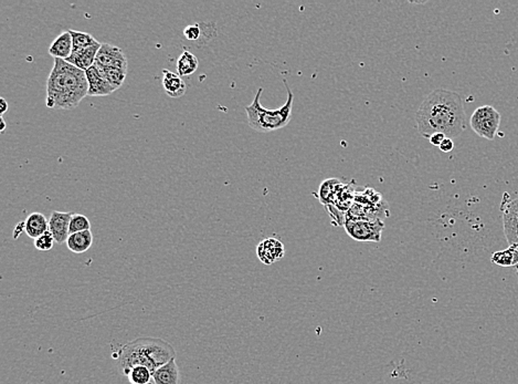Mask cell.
Instances as JSON below:
<instances>
[{
	"instance_id": "cell-1",
	"label": "cell",
	"mask_w": 518,
	"mask_h": 384,
	"mask_svg": "<svg viewBox=\"0 0 518 384\" xmlns=\"http://www.w3.org/2000/svg\"><path fill=\"white\" fill-rule=\"evenodd\" d=\"M418 131L429 139L442 133L450 139L459 137L465 130V111L457 92L435 89L423 100L416 115Z\"/></svg>"
},
{
	"instance_id": "cell-2",
	"label": "cell",
	"mask_w": 518,
	"mask_h": 384,
	"mask_svg": "<svg viewBox=\"0 0 518 384\" xmlns=\"http://www.w3.org/2000/svg\"><path fill=\"white\" fill-rule=\"evenodd\" d=\"M89 92L85 71L69 62L55 59L47 80V100L49 109L73 110Z\"/></svg>"
},
{
	"instance_id": "cell-3",
	"label": "cell",
	"mask_w": 518,
	"mask_h": 384,
	"mask_svg": "<svg viewBox=\"0 0 518 384\" xmlns=\"http://www.w3.org/2000/svg\"><path fill=\"white\" fill-rule=\"evenodd\" d=\"M117 365L125 375L132 368L142 365L152 373L176 358V351L169 342L161 338H139L124 345L120 350Z\"/></svg>"
},
{
	"instance_id": "cell-4",
	"label": "cell",
	"mask_w": 518,
	"mask_h": 384,
	"mask_svg": "<svg viewBox=\"0 0 518 384\" xmlns=\"http://www.w3.org/2000/svg\"><path fill=\"white\" fill-rule=\"evenodd\" d=\"M283 83L287 88V99L280 109L269 110L262 107L260 98H261L263 89L260 88L258 90L253 102L245 107L250 128L255 131L262 132V133H268V132L283 129L290 123L292 114H293L294 95L287 80L283 79Z\"/></svg>"
},
{
	"instance_id": "cell-5",
	"label": "cell",
	"mask_w": 518,
	"mask_h": 384,
	"mask_svg": "<svg viewBox=\"0 0 518 384\" xmlns=\"http://www.w3.org/2000/svg\"><path fill=\"white\" fill-rule=\"evenodd\" d=\"M501 119V113L495 108L492 105H483L473 112L470 124L472 130L479 137L492 141L499 131Z\"/></svg>"
},
{
	"instance_id": "cell-6",
	"label": "cell",
	"mask_w": 518,
	"mask_h": 384,
	"mask_svg": "<svg viewBox=\"0 0 518 384\" xmlns=\"http://www.w3.org/2000/svg\"><path fill=\"white\" fill-rule=\"evenodd\" d=\"M344 227L348 236L355 241L379 243L385 224L378 219H346Z\"/></svg>"
},
{
	"instance_id": "cell-7",
	"label": "cell",
	"mask_w": 518,
	"mask_h": 384,
	"mask_svg": "<svg viewBox=\"0 0 518 384\" xmlns=\"http://www.w3.org/2000/svg\"><path fill=\"white\" fill-rule=\"evenodd\" d=\"M85 75L89 85V97H107L116 91L107 81L103 66L99 65L97 62L85 71Z\"/></svg>"
},
{
	"instance_id": "cell-8",
	"label": "cell",
	"mask_w": 518,
	"mask_h": 384,
	"mask_svg": "<svg viewBox=\"0 0 518 384\" xmlns=\"http://www.w3.org/2000/svg\"><path fill=\"white\" fill-rule=\"evenodd\" d=\"M95 62L105 68H114V69L127 71V58L123 50L116 46L109 45V43H102Z\"/></svg>"
},
{
	"instance_id": "cell-9",
	"label": "cell",
	"mask_w": 518,
	"mask_h": 384,
	"mask_svg": "<svg viewBox=\"0 0 518 384\" xmlns=\"http://www.w3.org/2000/svg\"><path fill=\"white\" fill-rule=\"evenodd\" d=\"M503 226L507 243L518 251V199L504 206Z\"/></svg>"
},
{
	"instance_id": "cell-10",
	"label": "cell",
	"mask_w": 518,
	"mask_h": 384,
	"mask_svg": "<svg viewBox=\"0 0 518 384\" xmlns=\"http://www.w3.org/2000/svg\"><path fill=\"white\" fill-rule=\"evenodd\" d=\"M73 214L71 212L53 211L50 215L49 219V232L55 238L56 243L61 244L67 243L68 238L70 236V222H71Z\"/></svg>"
},
{
	"instance_id": "cell-11",
	"label": "cell",
	"mask_w": 518,
	"mask_h": 384,
	"mask_svg": "<svg viewBox=\"0 0 518 384\" xmlns=\"http://www.w3.org/2000/svg\"><path fill=\"white\" fill-rule=\"evenodd\" d=\"M285 254L283 243L277 238H267L258 245L257 256L264 265H272L281 261Z\"/></svg>"
},
{
	"instance_id": "cell-12",
	"label": "cell",
	"mask_w": 518,
	"mask_h": 384,
	"mask_svg": "<svg viewBox=\"0 0 518 384\" xmlns=\"http://www.w3.org/2000/svg\"><path fill=\"white\" fill-rule=\"evenodd\" d=\"M162 83H163L166 95L174 99L183 97L187 91V85L183 78L178 75L177 72H173L171 70H163Z\"/></svg>"
},
{
	"instance_id": "cell-13",
	"label": "cell",
	"mask_w": 518,
	"mask_h": 384,
	"mask_svg": "<svg viewBox=\"0 0 518 384\" xmlns=\"http://www.w3.org/2000/svg\"><path fill=\"white\" fill-rule=\"evenodd\" d=\"M102 43H97V45L87 48V49L79 50L75 53H72L71 57L68 58L65 61L71 63L74 67L87 71L90 68L93 67L94 63L97 61V53Z\"/></svg>"
},
{
	"instance_id": "cell-14",
	"label": "cell",
	"mask_w": 518,
	"mask_h": 384,
	"mask_svg": "<svg viewBox=\"0 0 518 384\" xmlns=\"http://www.w3.org/2000/svg\"><path fill=\"white\" fill-rule=\"evenodd\" d=\"M153 379L155 384H181V372L176 358L156 370L153 373Z\"/></svg>"
},
{
	"instance_id": "cell-15",
	"label": "cell",
	"mask_w": 518,
	"mask_h": 384,
	"mask_svg": "<svg viewBox=\"0 0 518 384\" xmlns=\"http://www.w3.org/2000/svg\"><path fill=\"white\" fill-rule=\"evenodd\" d=\"M73 53V41L69 30L58 36L57 39L51 43L49 48V55L55 59L67 60Z\"/></svg>"
},
{
	"instance_id": "cell-16",
	"label": "cell",
	"mask_w": 518,
	"mask_h": 384,
	"mask_svg": "<svg viewBox=\"0 0 518 384\" xmlns=\"http://www.w3.org/2000/svg\"><path fill=\"white\" fill-rule=\"evenodd\" d=\"M26 233L33 239H37L40 236L49 231V219L43 214L33 213L28 216L25 221Z\"/></svg>"
},
{
	"instance_id": "cell-17",
	"label": "cell",
	"mask_w": 518,
	"mask_h": 384,
	"mask_svg": "<svg viewBox=\"0 0 518 384\" xmlns=\"http://www.w3.org/2000/svg\"><path fill=\"white\" fill-rule=\"evenodd\" d=\"M93 244V234L91 231L71 234L68 238L67 246L74 254H83L89 251Z\"/></svg>"
},
{
	"instance_id": "cell-18",
	"label": "cell",
	"mask_w": 518,
	"mask_h": 384,
	"mask_svg": "<svg viewBox=\"0 0 518 384\" xmlns=\"http://www.w3.org/2000/svg\"><path fill=\"white\" fill-rule=\"evenodd\" d=\"M344 184L337 179L325 180L323 183L319 185V202L323 205H333L336 196L341 191Z\"/></svg>"
},
{
	"instance_id": "cell-19",
	"label": "cell",
	"mask_w": 518,
	"mask_h": 384,
	"mask_svg": "<svg viewBox=\"0 0 518 384\" xmlns=\"http://www.w3.org/2000/svg\"><path fill=\"white\" fill-rule=\"evenodd\" d=\"M198 66H199L198 58L190 51H184L181 57L178 58L176 70L181 77H187L197 71Z\"/></svg>"
},
{
	"instance_id": "cell-20",
	"label": "cell",
	"mask_w": 518,
	"mask_h": 384,
	"mask_svg": "<svg viewBox=\"0 0 518 384\" xmlns=\"http://www.w3.org/2000/svg\"><path fill=\"white\" fill-rule=\"evenodd\" d=\"M491 261L500 267H516L518 265V251L513 246H509L505 251L494 253Z\"/></svg>"
},
{
	"instance_id": "cell-21",
	"label": "cell",
	"mask_w": 518,
	"mask_h": 384,
	"mask_svg": "<svg viewBox=\"0 0 518 384\" xmlns=\"http://www.w3.org/2000/svg\"><path fill=\"white\" fill-rule=\"evenodd\" d=\"M125 377H127L131 384H155L153 373L147 368L142 365L130 369Z\"/></svg>"
},
{
	"instance_id": "cell-22",
	"label": "cell",
	"mask_w": 518,
	"mask_h": 384,
	"mask_svg": "<svg viewBox=\"0 0 518 384\" xmlns=\"http://www.w3.org/2000/svg\"><path fill=\"white\" fill-rule=\"evenodd\" d=\"M69 33L72 36V41H73V53L79 51V50L87 49V48L92 47V46L97 45L99 43L90 33L71 29L69 30Z\"/></svg>"
},
{
	"instance_id": "cell-23",
	"label": "cell",
	"mask_w": 518,
	"mask_h": 384,
	"mask_svg": "<svg viewBox=\"0 0 518 384\" xmlns=\"http://www.w3.org/2000/svg\"><path fill=\"white\" fill-rule=\"evenodd\" d=\"M85 231H91V222L89 221L87 216L82 215V214H73L71 222H70V235Z\"/></svg>"
},
{
	"instance_id": "cell-24",
	"label": "cell",
	"mask_w": 518,
	"mask_h": 384,
	"mask_svg": "<svg viewBox=\"0 0 518 384\" xmlns=\"http://www.w3.org/2000/svg\"><path fill=\"white\" fill-rule=\"evenodd\" d=\"M104 72H105V77H107V81L110 82V85L115 90L122 87L124 81H125L126 73H127V71H123V70L105 67H104Z\"/></svg>"
},
{
	"instance_id": "cell-25",
	"label": "cell",
	"mask_w": 518,
	"mask_h": 384,
	"mask_svg": "<svg viewBox=\"0 0 518 384\" xmlns=\"http://www.w3.org/2000/svg\"><path fill=\"white\" fill-rule=\"evenodd\" d=\"M55 243V238H53L52 234L48 231L47 233L43 234V235H41L40 237H38L37 239H35L33 245H35V248L37 251H51L52 247H53V244Z\"/></svg>"
},
{
	"instance_id": "cell-26",
	"label": "cell",
	"mask_w": 518,
	"mask_h": 384,
	"mask_svg": "<svg viewBox=\"0 0 518 384\" xmlns=\"http://www.w3.org/2000/svg\"><path fill=\"white\" fill-rule=\"evenodd\" d=\"M200 35H201V30H200L199 25H189L184 29V36L186 39L189 41H196L199 39Z\"/></svg>"
},
{
	"instance_id": "cell-27",
	"label": "cell",
	"mask_w": 518,
	"mask_h": 384,
	"mask_svg": "<svg viewBox=\"0 0 518 384\" xmlns=\"http://www.w3.org/2000/svg\"><path fill=\"white\" fill-rule=\"evenodd\" d=\"M445 137H447L442 133L432 134L431 137H429L430 143H431L432 145H435V147H440L442 142L445 140Z\"/></svg>"
},
{
	"instance_id": "cell-28",
	"label": "cell",
	"mask_w": 518,
	"mask_h": 384,
	"mask_svg": "<svg viewBox=\"0 0 518 384\" xmlns=\"http://www.w3.org/2000/svg\"><path fill=\"white\" fill-rule=\"evenodd\" d=\"M439 147L442 152H444V153H449V152H451L452 150L454 149L453 141H452V139H450V137H445V140L442 142L441 145H440Z\"/></svg>"
},
{
	"instance_id": "cell-29",
	"label": "cell",
	"mask_w": 518,
	"mask_h": 384,
	"mask_svg": "<svg viewBox=\"0 0 518 384\" xmlns=\"http://www.w3.org/2000/svg\"><path fill=\"white\" fill-rule=\"evenodd\" d=\"M25 222H23V223H19L17 226H16L15 232H14V238H15V239H17V238L19 237L20 235H21L23 231H25V229H21V227H25Z\"/></svg>"
},
{
	"instance_id": "cell-30",
	"label": "cell",
	"mask_w": 518,
	"mask_h": 384,
	"mask_svg": "<svg viewBox=\"0 0 518 384\" xmlns=\"http://www.w3.org/2000/svg\"><path fill=\"white\" fill-rule=\"evenodd\" d=\"M0 102H1V114L6 113L8 110L7 101H6L5 98H0Z\"/></svg>"
},
{
	"instance_id": "cell-31",
	"label": "cell",
	"mask_w": 518,
	"mask_h": 384,
	"mask_svg": "<svg viewBox=\"0 0 518 384\" xmlns=\"http://www.w3.org/2000/svg\"><path fill=\"white\" fill-rule=\"evenodd\" d=\"M0 122H1V128H0V132H1V133H4V131H5L6 129V122L5 120H4L3 115L0 117Z\"/></svg>"
},
{
	"instance_id": "cell-32",
	"label": "cell",
	"mask_w": 518,
	"mask_h": 384,
	"mask_svg": "<svg viewBox=\"0 0 518 384\" xmlns=\"http://www.w3.org/2000/svg\"><path fill=\"white\" fill-rule=\"evenodd\" d=\"M516 271H517V274H518V265L516 266Z\"/></svg>"
}]
</instances>
